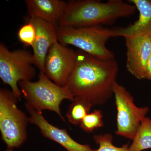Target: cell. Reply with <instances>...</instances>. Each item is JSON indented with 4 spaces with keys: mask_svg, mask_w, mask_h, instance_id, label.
<instances>
[{
    "mask_svg": "<svg viewBox=\"0 0 151 151\" xmlns=\"http://www.w3.org/2000/svg\"><path fill=\"white\" fill-rule=\"evenodd\" d=\"M75 68L67 86L74 99L92 106L106 103L113 94L119 70L115 58L101 60L81 50L76 51Z\"/></svg>",
    "mask_w": 151,
    "mask_h": 151,
    "instance_id": "cell-1",
    "label": "cell"
},
{
    "mask_svg": "<svg viewBox=\"0 0 151 151\" xmlns=\"http://www.w3.org/2000/svg\"><path fill=\"white\" fill-rule=\"evenodd\" d=\"M136 10L134 5L122 0H109L106 2L96 0L69 1L57 27L111 25L118 19L132 15Z\"/></svg>",
    "mask_w": 151,
    "mask_h": 151,
    "instance_id": "cell-2",
    "label": "cell"
},
{
    "mask_svg": "<svg viewBox=\"0 0 151 151\" xmlns=\"http://www.w3.org/2000/svg\"><path fill=\"white\" fill-rule=\"evenodd\" d=\"M58 40L67 46L71 45L89 55L101 60L115 58L114 53L107 47L111 38L116 37V29L95 26L83 27H57Z\"/></svg>",
    "mask_w": 151,
    "mask_h": 151,
    "instance_id": "cell-3",
    "label": "cell"
},
{
    "mask_svg": "<svg viewBox=\"0 0 151 151\" xmlns=\"http://www.w3.org/2000/svg\"><path fill=\"white\" fill-rule=\"evenodd\" d=\"M19 85L27 103L35 110L41 112L48 110L55 112L63 121L65 122L60 112V104L64 100L71 102L74 100L67 85H58L40 71L37 81H22Z\"/></svg>",
    "mask_w": 151,
    "mask_h": 151,
    "instance_id": "cell-4",
    "label": "cell"
},
{
    "mask_svg": "<svg viewBox=\"0 0 151 151\" xmlns=\"http://www.w3.org/2000/svg\"><path fill=\"white\" fill-rule=\"evenodd\" d=\"M18 100L12 91L0 89V131L9 149L19 147L27 138L28 118L18 108Z\"/></svg>",
    "mask_w": 151,
    "mask_h": 151,
    "instance_id": "cell-5",
    "label": "cell"
},
{
    "mask_svg": "<svg viewBox=\"0 0 151 151\" xmlns=\"http://www.w3.org/2000/svg\"><path fill=\"white\" fill-rule=\"evenodd\" d=\"M33 54L25 50L10 51L4 44H0V78L10 86L19 100L22 93L19 84L22 81H32L35 77Z\"/></svg>",
    "mask_w": 151,
    "mask_h": 151,
    "instance_id": "cell-6",
    "label": "cell"
},
{
    "mask_svg": "<svg viewBox=\"0 0 151 151\" xmlns=\"http://www.w3.org/2000/svg\"><path fill=\"white\" fill-rule=\"evenodd\" d=\"M113 93L117 108L116 134L133 140L149 108L136 106L132 94L117 82L113 86Z\"/></svg>",
    "mask_w": 151,
    "mask_h": 151,
    "instance_id": "cell-7",
    "label": "cell"
},
{
    "mask_svg": "<svg viewBox=\"0 0 151 151\" xmlns=\"http://www.w3.org/2000/svg\"><path fill=\"white\" fill-rule=\"evenodd\" d=\"M124 38L127 70L138 79H145L146 64L151 53V23L132 35Z\"/></svg>",
    "mask_w": 151,
    "mask_h": 151,
    "instance_id": "cell-8",
    "label": "cell"
},
{
    "mask_svg": "<svg viewBox=\"0 0 151 151\" xmlns=\"http://www.w3.org/2000/svg\"><path fill=\"white\" fill-rule=\"evenodd\" d=\"M76 60V51L57 42L47 55L44 73L55 84L66 86L75 68Z\"/></svg>",
    "mask_w": 151,
    "mask_h": 151,
    "instance_id": "cell-9",
    "label": "cell"
},
{
    "mask_svg": "<svg viewBox=\"0 0 151 151\" xmlns=\"http://www.w3.org/2000/svg\"><path fill=\"white\" fill-rule=\"evenodd\" d=\"M25 107L30 115L29 122L37 126L44 137L61 145L68 151H96L97 150L92 149L89 145H83L74 140L66 130L59 129L49 123L44 117L42 112L36 111L28 103H25Z\"/></svg>",
    "mask_w": 151,
    "mask_h": 151,
    "instance_id": "cell-10",
    "label": "cell"
},
{
    "mask_svg": "<svg viewBox=\"0 0 151 151\" xmlns=\"http://www.w3.org/2000/svg\"><path fill=\"white\" fill-rule=\"evenodd\" d=\"M29 20L34 25L36 31L35 40L32 47L34 63L40 72L44 73L47 55L51 47L58 41L57 26L37 18L29 17Z\"/></svg>",
    "mask_w": 151,
    "mask_h": 151,
    "instance_id": "cell-11",
    "label": "cell"
},
{
    "mask_svg": "<svg viewBox=\"0 0 151 151\" xmlns=\"http://www.w3.org/2000/svg\"><path fill=\"white\" fill-rule=\"evenodd\" d=\"M29 17L37 18L58 26L67 2L60 0H26Z\"/></svg>",
    "mask_w": 151,
    "mask_h": 151,
    "instance_id": "cell-12",
    "label": "cell"
},
{
    "mask_svg": "<svg viewBox=\"0 0 151 151\" xmlns=\"http://www.w3.org/2000/svg\"><path fill=\"white\" fill-rule=\"evenodd\" d=\"M139 12L137 20L126 27L116 28L117 37L132 35L147 26L151 23V0H129Z\"/></svg>",
    "mask_w": 151,
    "mask_h": 151,
    "instance_id": "cell-13",
    "label": "cell"
},
{
    "mask_svg": "<svg viewBox=\"0 0 151 151\" xmlns=\"http://www.w3.org/2000/svg\"><path fill=\"white\" fill-rule=\"evenodd\" d=\"M133 142L130 151H142L151 149V119L146 117L141 122Z\"/></svg>",
    "mask_w": 151,
    "mask_h": 151,
    "instance_id": "cell-14",
    "label": "cell"
},
{
    "mask_svg": "<svg viewBox=\"0 0 151 151\" xmlns=\"http://www.w3.org/2000/svg\"><path fill=\"white\" fill-rule=\"evenodd\" d=\"M92 106L84 100L74 99L68 108L66 117L71 124L78 125L87 114L90 113Z\"/></svg>",
    "mask_w": 151,
    "mask_h": 151,
    "instance_id": "cell-15",
    "label": "cell"
},
{
    "mask_svg": "<svg viewBox=\"0 0 151 151\" xmlns=\"http://www.w3.org/2000/svg\"><path fill=\"white\" fill-rule=\"evenodd\" d=\"M103 116L102 111L95 110L89 113L84 117L79 124L80 127L83 131L92 132L98 128L104 126Z\"/></svg>",
    "mask_w": 151,
    "mask_h": 151,
    "instance_id": "cell-16",
    "label": "cell"
},
{
    "mask_svg": "<svg viewBox=\"0 0 151 151\" xmlns=\"http://www.w3.org/2000/svg\"><path fill=\"white\" fill-rule=\"evenodd\" d=\"M95 143L99 145L96 151H130L128 145L116 147L113 144V137L110 134L95 135L94 137Z\"/></svg>",
    "mask_w": 151,
    "mask_h": 151,
    "instance_id": "cell-17",
    "label": "cell"
},
{
    "mask_svg": "<svg viewBox=\"0 0 151 151\" xmlns=\"http://www.w3.org/2000/svg\"><path fill=\"white\" fill-rule=\"evenodd\" d=\"M36 34V31L35 27L29 20L22 26L17 32L19 40L26 47H32L35 40Z\"/></svg>",
    "mask_w": 151,
    "mask_h": 151,
    "instance_id": "cell-18",
    "label": "cell"
},
{
    "mask_svg": "<svg viewBox=\"0 0 151 151\" xmlns=\"http://www.w3.org/2000/svg\"><path fill=\"white\" fill-rule=\"evenodd\" d=\"M145 79L151 81V53L146 64Z\"/></svg>",
    "mask_w": 151,
    "mask_h": 151,
    "instance_id": "cell-19",
    "label": "cell"
}]
</instances>
